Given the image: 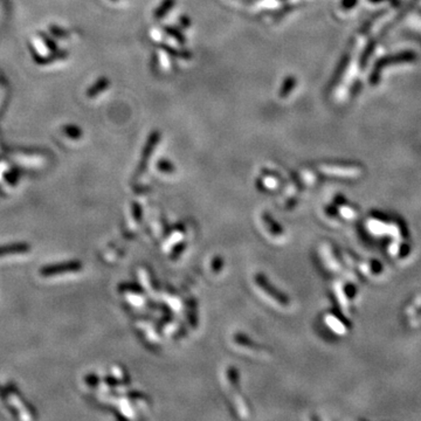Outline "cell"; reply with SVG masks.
<instances>
[{"instance_id":"obj_8","label":"cell","mask_w":421,"mask_h":421,"mask_svg":"<svg viewBox=\"0 0 421 421\" xmlns=\"http://www.w3.org/2000/svg\"><path fill=\"white\" fill-rule=\"evenodd\" d=\"M158 168H159V170H162V171H165V172H172L173 171V165L170 162H168V160H160V162L158 163Z\"/></svg>"},{"instance_id":"obj_3","label":"cell","mask_w":421,"mask_h":421,"mask_svg":"<svg viewBox=\"0 0 421 421\" xmlns=\"http://www.w3.org/2000/svg\"><path fill=\"white\" fill-rule=\"evenodd\" d=\"M30 250V246L26 243H12V245L0 246V258L14 254H22Z\"/></svg>"},{"instance_id":"obj_6","label":"cell","mask_w":421,"mask_h":421,"mask_svg":"<svg viewBox=\"0 0 421 421\" xmlns=\"http://www.w3.org/2000/svg\"><path fill=\"white\" fill-rule=\"evenodd\" d=\"M175 4H176V0H163L162 4L157 7V9L155 11V14H153V17H155L156 20H160V19L165 17V15L171 11Z\"/></svg>"},{"instance_id":"obj_10","label":"cell","mask_w":421,"mask_h":421,"mask_svg":"<svg viewBox=\"0 0 421 421\" xmlns=\"http://www.w3.org/2000/svg\"><path fill=\"white\" fill-rule=\"evenodd\" d=\"M111 1H117V0H111Z\"/></svg>"},{"instance_id":"obj_5","label":"cell","mask_w":421,"mask_h":421,"mask_svg":"<svg viewBox=\"0 0 421 421\" xmlns=\"http://www.w3.org/2000/svg\"><path fill=\"white\" fill-rule=\"evenodd\" d=\"M296 85H297V79L295 78V76H292V75L287 76V78L284 79L283 83H282L281 88H280V92H279L280 97L287 98L288 96L291 94V92L294 91Z\"/></svg>"},{"instance_id":"obj_1","label":"cell","mask_w":421,"mask_h":421,"mask_svg":"<svg viewBox=\"0 0 421 421\" xmlns=\"http://www.w3.org/2000/svg\"><path fill=\"white\" fill-rule=\"evenodd\" d=\"M79 269H81V263L78 261H70L67 263H61V265L47 266L41 269L40 273L43 276H54L66 274V273L78 272Z\"/></svg>"},{"instance_id":"obj_7","label":"cell","mask_w":421,"mask_h":421,"mask_svg":"<svg viewBox=\"0 0 421 421\" xmlns=\"http://www.w3.org/2000/svg\"><path fill=\"white\" fill-rule=\"evenodd\" d=\"M164 30H165L166 33L171 35L172 38H175V39L178 41V43L181 45L185 44V37L183 35V33L178 30V28H176L173 26H165V27H164Z\"/></svg>"},{"instance_id":"obj_4","label":"cell","mask_w":421,"mask_h":421,"mask_svg":"<svg viewBox=\"0 0 421 421\" xmlns=\"http://www.w3.org/2000/svg\"><path fill=\"white\" fill-rule=\"evenodd\" d=\"M109 86H110V82H109V80L107 78H101L98 79L97 81L95 82V85L92 87V88L88 89V92H87V96L91 98L97 97V96L101 94L102 92L107 91L109 88Z\"/></svg>"},{"instance_id":"obj_9","label":"cell","mask_w":421,"mask_h":421,"mask_svg":"<svg viewBox=\"0 0 421 421\" xmlns=\"http://www.w3.org/2000/svg\"><path fill=\"white\" fill-rule=\"evenodd\" d=\"M179 21H181V26L183 28H188L189 25H191V20H189V18L186 17V15H183Z\"/></svg>"},{"instance_id":"obj_2","label":"cell","mask_w":421,"mask_h":421,"mask_svg":"<svg viewBox=\"0 0 421 421\" xmlns=\"http://www.w3.org/2000/svg\"><path fill=\"white\" fill-rule=\"evenodd\" d=\"M159 140H160V133L158 130L152 131V133H151V135L149 136V138H147V142H146L145 147H144V151H143L142 162H140V168H138V175H142V173L145 171L147 160H149L150 156L152 155L153 149H155L157 143L159 142Z\"/></svg>"}]
</instances>
